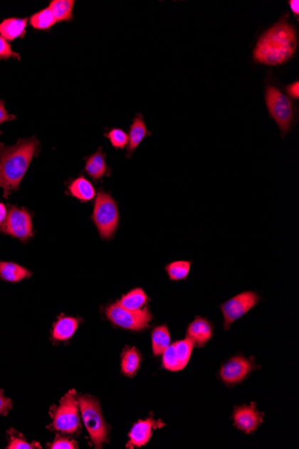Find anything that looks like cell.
<instances>
[{"instance_id":"29","label":"cell","mask_w":299,"mask_h":449,"mask_svg":"<svg viewBox=\"0 0 299 449\" xmlns=\"http://www.w3.org/2000/svg\"><path fill=\"white\" fill-rule=\"evenodd\" d=\"M36 447H40L39 445L37 444H30L28 443L26 440L22 438H19L15 436V435H11L10 437L9 444L6 448L8 449H33Z\"/></svg>"},{"instance_id":"20","label":"cell","mask_w":299,"mask_h":449,"mask_svg":"<svg viewBox=\"0 0 299 449\" xmlns=\"http://www.w3.org/2000/svg\"><path fill=\"white\" fill-rule=\"evenodd\" d=\"M74 5V0H52L48 9L51 10L57 22H63L73 19Z\"/></svg>"},{"instance_id":"23","label":"cell","mask_w":299,"mask_h":449,"mask_svg":"<svg viewBox=\"0 0 299 449\" xmlns=\"http://www.w3.org/2000/svg\"><path fill=\"white\" fill-rule=\"evenodd\" d=\"M152 351L154 355L162 354L170 346V335L168 327L161 326L156 327L152 332Z\"/></svg>"},{"instance_id":"24","label":"cell","mask_w":299,"mask_h":449,"mask_svg":"<svg viewBox=\"0 0 299 449\" xmlns=\"http://www.w3.org/2000/svg\"><path fill=\"white\" fill-rule=\"evenodd\" d=\"M29 22L34 29L50 30L57 21L48 9H44L30 17Z\"/></svg>"},{"instance_id":"10","label":"cell","mask_w":299,"mask_h":449,"mask_svg":"<svg viewBox=\"0 0 299 449\" xmlns=\"http://www.w3.org/2000/svg\"><path fill=\"white\" fill-rule=\"evenodd\" d=\"M252 370V364L248 360L241 356L234 357L222 366L221 378L226 384H236L244 381Z\"/></svg>"},{"instance_id":"25","label":"cell","mask_w":299,"mask_h":449,"mask_svg":"<svg viewBox=\"0 0 299 449\" xmlns=\"http://www.w3.org/2000/svg\"><path fill=\"white\" fill-rule=\"evenodd\" d=\"M191 264L190 261H175L165 267L169 279L172 281L186 280L189 277Z\"/></svg>"},{"instance_id":"13","label":"cell","mask_w":299,"mask_h":449,"mask_svg":"<svg viewBox=\"0 0 299 449\" xmlns=\"http://www.w3.org/2000/svg\"><path fill=\"white\" fill-rule=\"evenodd\" d=\"M214 329L208 320L197 316L187 329V337L199 346H204L213 336Z\"/></svg>"},{"instance_id":"35","label":"cell","mask_w":299,"mask_h":449,"mask_svg":"<svg viewBox=\"0 0 299 449\" xmlns=\"http://www.w3.org/2000/svg\"><path fill=\"white\" fill-rule=\"evenodd\" d=\"M8 212L6 205L0 202V226L4 224L6 217H8Z\"/></svg>"},{"instance_id":"36","label":"cell","mask_w":299,"mask_h":449,"mask_svg":"<svg viewBox=\"0 0 299 449\" xmlns=\"http://www.w3.org/2000/svg\"><path fill=\"white\" fill-rule=\"evenodd\" d=\"M290 6L291 11L295 14V16H298L299 15V1L298 0H290Z\"/></svg>"},{"instance_id":"7","label":"cell","mask_w":299,"mask_h":449,"mask_svg":"<svg viewBox=\"0 0 299 449\" xmlns=\"http://www.w3.org/2000/svg\"><path fill=\"white\" fill-rule=\"evenodd\" d=\"M106 315L114 325L134 331L146 329L152 319L148 309L130 311L117 304L109 306L106 309Z\"/></svg>"},{"instance_id":"14","label":"cell","mask_w":299,"mask_h":449,"mask_svg":"<svg viewBox=\"0 0 299 449\" xmlns=\"http://www.w3.org/2000/svg\"><path fill=\"white\" fill-rule=\"evenodd\" d=\"M146 135H151V133L146 128L144 117L141 114H137L131 125L130 135H128L127 158H130L134 154L135 149L144 140Z\"/></svg>"},{"instance_id":"1","label":"cell","mask_w":299,"mask_h":449,"mask_svg":"<svg viewBox=\"0 0 299 449\" xmlns=\"http://www.w3.org/2000/svg\"><path fill=\"white\" fill-rule=\"evenodd\" d=\"M285 16L257 41L253 59L257 63L279 66L293 57L298 47L297 33Z\"/></svg>"},{"instance_id":"6","label":"cell","mask_w":299,"mask_h":449,"mask_svg":"<svg viewBox=\"0 0 299 449\" xmlns=\"http://www.w3.org/2000/svg\"><path fill=\"white\" fill-rule=\"evenodd\" d=\"M266 102L270 116L276 120L281 133H288L294 118V107L290 98L276 86H267Z\"/></svg>"},{"instance_id":"12","label":"cell","mask_w":299,"mask_h":449,"mask_svg":"<svg viewBox=\"0 0 299 449\" xmlns=\"http://www.w3.org/2000/svg\"><path fill=\"white\" fill-rule=\"evenodd\" d=\"M235 425L238 429L250 434L253 433L263 422L262 416L256 410V406H241L236 408L234 413Z\"/></svg>"},{"instance_id":"15","label":"cell","mask_w":299,"mask_h":449,"mask_svg":"<svg viewBox=\"0 0 299 449\" xmlns=\"http://www.w3.org/2000/svg\"><path fill=\"white\" fill-rule=\"evenodd\" d=\"M85 172L95 182H98L104 176H107L110 169L107 165L105 155L102 152V149L87 159Z\"/></svg>"},{"instance_id":"16","label":"cell","mask_w":299,"mask_h":449,"mask_svg":"<svg viewBox=\"0 0 299 449\" xmlns=\"http://www.w3.org/2000/svg\"><path fill=\"white\" fill-rule=\"evenodd\" d=\"M28 19H9L0 24V34L6 41H14L26 34Z\"/></svg>"},{"instance_id":"18","label":"cell","mask_w":299,"mask_h":449,"mask_svg":"<svg viewBox=\"0 0 299 449\" xmlns=\"http://www.w3.org/2000/svg\"><path fill=\"white\" fill-rule=\"evenodd\" d=\"M69 191L73 197L82 202L91 201L96 196L95 187L85 177H79L73 180L69 186Z\"/></svg>"},{"instance_id":"26","label":"cell","mask_w":299,"mask_h":449,"mask_svg":"<svg viewBox=\"0 0 299 449\" xmlns=\"http://www.w3.org/2000/svg\"><path fill=\"white\" fill-rule=\"evenodd\" d=\"M174 346H175L180 368L183 370V368L187 366V363H189L191 354H192L194 349V343L189 337H187L186 339L179 341V342L174 344Z\"/></svg>"},{"instance_id":"4","label":"cell","mask_w":299,"mask_h":449,"mask_svg":"<svg viewBox=\"0 0 299 449\" xmlns=\"http://www.w3.org/2000/svg\"><path fill=\"white\" fill-rule=\"evenodd\" d=\"M80 410L87 430L93 443L97 448H102L107 441V427L104 422L100 403L95 398L89 396L78 398Z\"/></svg>"},{"instance_id":"11","label":"cell","mask_w":299,"mask_h":449,"mask_svg":"<svg viewBox=\"0 0 299 449\" xmlns=\"http://www.w3.org/2000/svg\"><path fill=\"white\" fill-rule=\"evenodd\" d=\"M165 426L161 420L156 422L152 418L145 420H139L135 424L130 433L127 448H140L145 445L152 437V430Z\"/></svg>"},{"instance_id":"3","label":"cell","mask_w":299,"mask_h":449,"mask_svg":"<svg viewBox=\"0 0 299 449\" xmlns=\"http://www.w3.org/2000/svg\"><path fill=\"white\" fill-rule=\"evenodd\" d=\"M92 218L103 239L112 238L120 222V215L116 201L103 190L97 194Z\"/></svg>"},{"instance_id":"17","label":"cell","mask_w":299,"mask_h":449,"mask_svg":"<svg viewBox=\"0 0 299 449\" xmlns=\"http://www.w3.org/2000/svg\"><path fill=\"white\" fill-rule=\"evenodd\" d=\"M31 276V272L26 268L11 262L0 261V278L9 283H19Z\"/></svg>"},{"instance_id":"2","label":"cell","mask_w":299,"mask_h":449,"mask_svg":"<svg viewBox=\"0 0 299 449\" xmlns=\"http://www.w3.org/2000/svg\"><path fill=\"white\" fill-rule=\"evenodd\" d=\"M39 142L36 138L21 139L15 145L0 143V187L9 197L19 185L36 156Z\"/></svg>"},{"instance_id":"30","label":"cell","mask_w":299,"mask_h":449,"mask_svg":"<svg viewBox=\"0 0 299 449\" xmlns=\"http://www.w3.org/2000/svg\"><path fill=\"white\" fill-rule=\"evenodd\" d=\"M9 58H16L20 59V56L14 51L11 45L6 41L0 34V59H6Z\"/></svg>"},{"instance_id":"5","label":"cell","mask_w":299,"mask_h":449,"mask_svg":"<svg viewBox=\"0 0 299 449\" xmlns=\"http://www.w3.org/2000/svg\"><path fill=\"white\" fill-rule=\"evenodd\" d=\"M78 408V398L72 389L62 398L59 405L51 411L53 419L52 428L62 433H75L80 428Z\"/></svg>"},{"instance_id":"8","label":"cell","mask_w":299,"mask_h":449,"mask_svg":"<svg viewBox=\"0 0 299 449\" xmlns=\"http://www.w3.org/2000/svg\"><path fill=\"white\" fill-rule=\"evenodd\" d=\"M0 231L26 242L33 236V222L29 212L24 208L10 207L4 224Z\"/></svg>"},{"instance_id":"31","label":"cell","mask_w":299,"mask_h":449,"mask_svg":"<svg viewBox=\"0 0 299 449\" xmlns=\"http://www.w3.org/2000/svg\"><path fill=\"white\" fill-rule=\"evenodd\" d=\"M48 447L51 449H75L78 448V443L68 438H57Z\"/></svg>"},{"instance_id":"9","label":"cell","mask_w":299,"mask_h":449,"mask_svg":"<svg viewBox=\"0 0 299 449\" xmlns=\"http://www.w3.org/2000/svg\"><path fill=\"white\" fill-rule=\"evenodd\" d=\"M259 301V296L253 291H245L229 299L221 306L224 316V326L228 329L233 322L252 309Z\"/></svg>"},{"instance_id":"28","label":"cell","mask_w":299,"mask_h":449,"mask_svg":"<svg viewBox=\"0 0 299 449\" xmlns=\"http://www.w3.org/2000/svg\"><path fill=\"white\" fill-rule=\"evenodd\" d=\"M105 137L109 139L114 148L123 149L128 145V135L120 128H112L105 134Z\"/></svg>"},{"instance_id":"19","label":"cell","mask_w":299,"mask_h":449,"mask_svg":"<svg viewBox=\"0 0 299 449\" xmlns=\"http://www.w3.org/2000/svg\"><path fill=\"white\" fill-rule=\"evenodd\" d=\"M78 326V320L70 316H63L55 324L53 339L59 341L68 340L74 335Z\"/></svg>"},{"instance_id":"21","label":"cell","mask_w":299,"mask_h":449,"mask_svg":"<svg viewBox=\"0 0 299 449\" xmlns=\"http://www.w3.org/2000/svg\"><path fill=\"white\" fill-rule=\"evenodd\" d=\"M147 301L148 296L142 289L137 288L124 295L117 304L130 311H139L147 304Z\"/></svg>"},{"instance_id":"22","label":"cell","mask_w":299,"mask_h":449,"mask_svg":"<svg viewBox=\"0 0 299 449\" xmlns=\"http://www.w3.org/2000/svg\"><path fill=\"white\" fill-rule=\"evenodd\" d=\"M141 357L135 348H127L121 358V371L127 377H133L140 366Z\"/></svg>"},{"instance_id":"34","label":"cell","mask_w":299,"mask_h":449,"mask_svg":"<svg viewBox=\"0 0 299 449\" xmlns=\"http://www.w3.org/2000/svg\"><path fill=\"white\" fill-rule=\"evenodd\" d=\"M288 96L291 97L292 99L298 100L299 98V83L295 81L291 85L285 87Z\"/></svg>"},{"instance_id":"27","label":"cell","mask_w":299,"mask_h":449,"mask_svg":"<svg viewBox=\"0 0 299 449\" xmlns=\"http://www.w3.org/2000/svg\"><path fill=\"white\" fill-rule=\"evenodd\" d=\"M162 363L163 367L170 371H182L180 368L179 358H177L175 346L174 344L172 346H169L167 349L163 351Z\"/></svg>"},{"instance_id":"32","label":"cell","mask_w":299,"mask_h":449,"mask_svg":"<svg viewBox=\"0 0 299 449\" xmlns=\"http://www.w3.org/2000/svg\"><path fill=\"white\" fill-rule=\"evenodd\" d=\"M13 403L11 400L6 398L2 389H0V414L6 416L9 411L12 409Z\"/></svg>"},{"instance_id":"33","label":"cell","mask_w":299,"mask_h":449,"mask_svg":"<svg viewBox=\"0 0 299 449\" xmlns=\"http://www.w3.org/2000/svg\"><path fill=\"white\" fill-rule=\"evenodd\" d=\"M15 118L16 117L14 115H10L6 111L4 102L0 100V125L6 123V121L15 120ZM0 135H1V132H0Z\"/></svg>"}]
</instances>
